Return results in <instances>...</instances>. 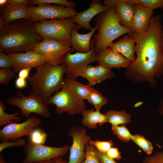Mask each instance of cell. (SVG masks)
<instances>
[{
  "mask_svg": "<svg viewBox=\"0 0 163 163\" xmlns=\"http://www.w3.org/2000/svg\"><path fill=\"white\" fill-rule=\"evenodd\" d=\"M159 14L152 16L144 32L131 34L136 42V56L125 73L126 78L136 83L147 82L152 88L156 78L163 75V25Z\"/></svg>",
  "mask_w": 163,
  "mask_h": 163,
  "instance_id": "obj_1",
  "label": "cell"
},
{
  "mask_svg": "<svg viewBox=\"0 0 163 163\" xmlns=\"http://www.w3.org/2000/svg\"><path fill=\"white\" fill-rule=\"evenodd\" d=\"M43 39L30 20H16L0 28V50L8 53L33 50Z\"/></svg>",
  "mask_w": 163,
  "mask_h": 163,
  "instance_id": "obj_2",
  "label": "cell"
},
{
  "mask_svg": "<svg viewBox=\"0 0 163 163\" xmlns=\"http://www.w3.org/2000/svg\"><path fill=\"white\" fill-rule=\"evenodd\" d=\"M66 68L64 64L54 66L47 62L35 69V73L27 78L33 91L43 102L62 88Z\"/></svg>",
  "mask_w": 163,
  "mask_h": 163,
  "instance_id": "obj_3",
  "label": "cell"
},
{
  "mask_svg": "<svg viewBox=\"0 0 163 163\" xmlns=\"http://www.w3.org/2000/svg\"><path fill=\"white\" fill-rule=\"evenodd\" d=\"M98 27V32L93 40L94 50L96 54L109 47L116 39L124 34H131V29L122 26L120 24L115 11V6L100 13L95 19Z\"/></svg>",
  "mask_w": 163,
  "mask_h": 163,
  "instance_id": "obj_4",
  "label": "cell"
},
{
  "mask_svg": "<svg viewBox=\"0 0 163 163\" xmlns=\"http://www.w3.org/2000/svg\"><path fill=\"white\" fill-rule=\"evenodd\" d=\"M76 25L71 18L48 20L34 23L35 30L43 38L55 39L70 46L71 31Z\"/></svg>",
  "mask_w": 163,
  "mask_h": 163,
  "instance_id": "obj_5",
  "label": "cell"
},
{
  "mask_svg": "<svg viewBox=\"0 0 163 163\" xmlns=\"http://www.w3.org/2000/svg\"><path fill=\"white\" fill-rule=\"evenodd\" d=\"M6 103L11 105L19 108L22 116L27 119L32 113L47 118L51 116L49 109L42 99L35 91H33L27 96H25L20 90L16 93L8 97Z\"/></svg>",
  "mask_w": 163,
  "mask_h": 163,
  "instance_id": "obj_6",
  "label": "cell"
},
{
  "mask_svg": "<svg viewBox=\"0 0 163 163\" xmlns=\"http://www.w3.org/2000/svg\"><path fill=\"white\" fill-rule=\"evenodd\" d=\"M44 103L47 106L51 104H54L56 106L55 111L58 115L64 112L71 115L79 114L85 109L84 100L75 94L64 81L61 90Z\"/></svg>",
  "mask_w": 163,
  "mask_h": 163,
  "instance_id": "obj_7",
  "label": "cell"
},
{
  "mask_svg": "<svg viewBox=\"0 0 163 163\" xmlns=\"http://www.w3.org/2000/svg\"><path fill=\"white\" fill-rule=\"evenodd\" d=\"M28 13L32 23L42 21L71 18L77 13L74 8L57 5L43 4L30 6Z\"/></svg>",
  "mask_w": 163,
  "mask_h": 163,
  "instance_id": "obj_8",
  "label": "cell"
},
{
  "mask_svg": "<svg viewBox=\"0 0 163 163\" xmlns=\"http://www.w3.org/2000/svg\"><path fill=\"white\" fill-rule=\"evenodd\" d=\"M70 147L67 145L61 147H54L44 145H35L27 143L23 148L25 156L22 163H32L60 157L66 154Z\"/></svg>",
  "mask_w": 163,
  "mask_h": 163,
  "instance_id": "obj_9",
  "label": "cell"
},
{
  "mask_svg": "<svg viewBox=\"0 0 163 163\" xmlns=\"http://www.w3.org/2000/svg\"><path fill=\"white\" fill-rule=\"evenodd\" d=\"M95 62H97V55L94 51V42L91 40V49L89 52H76L74 54L69 53L64 56L62 64H65L66 66L65 73L66 77L75 79L82 69Z\"/></svg>",
  "mask_w": 163,
  "mask_h": 163,
  "instance_id": "obj_10",
  "label": "cell"
},
{
  "mask_svg": "<svg viewBox=\"0 0 163 163\" xmlns=\"http://www.w3.org/2000/svg\"><path fill=\"white\" fill-rule=\"evenodd\" d=\"M33 50L43 55L49 63L54 66L61 64L66 55L72 51L70 46L49 38H43Z\"/></svg>",
  "mask_w": 163,
  "mask_h": 163,
  "instance_id": "obj_11",
  "label": "cell"
},
{
  "mask_svg": "<svg viewBox=\"0 0 163 163\" xmlns=\"http://www.w3.org/2000/svg\"><path fill=\"white\" fill-rule=\"evenodd\" d=\"M41 123V119L33 115L25 121L12 123L4 126L0 130V140L2 141L18 140L24 136H28L33 130Z\"/></svg>",
  "mask_w": 163,
  "mask_h": 163,
  "instance_id": "obj_12",
  "label": "cell"
},
{
  "mask_svg": "<svg viewBox=\"0 0 163 163\" xmlns=\"http://www.w3.org/2000/svg\"><path fill=\"white\" fill-rule=\"evenodd\" d=\"M68 135L72 138L73 142L67 163H82L85 158L86 145L91 140V137L87 134L85 128L78 126L70 128Z\"/></svg>",
  "mask_w": 163,
  "mask_h": 163,
  "instance_id": "obj_13",
  "label": "cell"
},
{
  "mask_svg": "<svg viewBox=\"0 0 163 163\" xmlns=\"http://www.w3.org/2000/svg\"><path fill=\"white\" fill-rule=\"evenodd\" d=\"M8 55L13 61V69L16 73L26 68L36 69L48 62L43 55L33 50L25 53H9Z\"/></svg>",
  "mask_w": 163,
  "mask_h": 163,
  "instance_id": "obj_14",
  "label": "cell"
},
{
  "mask_svg": "<svg viewBox=\"0 0 163 163\" xmlns=\"http://www.w3.org/2000/svg\"><path fill=\"white\" fill-rule=\"evenodd\" d=\"M105 5H103L99 0H92L89 7L83 11L77 13L71 18L72 21L79 26L81 28L91 30L93 27L90 24V21L95 16L108 10Z\"/></svg>",
  "mask_w": 163,
  "mask_h": 163,
  "instance_id": "obj_15",
  "label": "cell"
},
{
  "mask_svg": "<svg viewBox=\"0 0 163 163\" xmlns=\"http://www.w3.org/2000/svg\"><path fill=\"white\" fill-rule=\"evenodd\" d=\"M97 55L99 65L106 68H127L131 62L120 53L108 47Z\"/></svg>",
  "mask_w": 163,
  "mask_h": 163,
  "instance_id": "obj_16",
  "label": "cell"
},
{
  "mask_svg": "<svg viewBox=\"0 0 163 163\" xmlns=\"http://www.w3.org/2000/svg\"><path fill=\"white\" fill-rule=\"evenodd\" d=\"M82 28L76 24L72 30L71 34L70 44L72 51L75 50L77 52L86 53L91 49V38L95 32L98 29L95 25L91 31L86 34H80L78 32V29Z\"/></svg>",
  "mask_w": 163,
  "mask_h": 163,
  "instance_id": "obj_17",
  "label": "cell"
},
{
  "mask_svg": "<svg viewBox=\"0 0 163 163\" xmlns=\"http://www.w3.org/2000/svg\"><path fill=\"white\" fill-rule=\"evenodd\" d=\"M134 11L131 30L133 33L142 34L145 32L153 11L140 6H133Z\"/></svg>",
  "mask_w": 163,
  "mask_h": 163,
  "instance_id": "obj_18",
  "label": "cell"
},
{
  "mask_svg": "<svg viewBox=\"0 0 163 163\" xmlns=\"http://www.w3.org/2000/svg\"><path fill=\"white\" fill-rule=\"evenodd\" d=\"M135 46V40L131 34L124 36L117 41L113 42L109 47L120 53L132 62L136 58Z\"/></svg>",
  "mask_w": 163,
  "mask_h": 163,
  "instance_id": "obj_19",
  "label": "cell"
},
{
  "mask_svg": "<svg viewBox=\"0 0 163 163\" xmlns=\"http://www.w3.org/2000/svg\"><path fill=\"white\" fill-rule=\"evenodd\" d=\"M30 6L29 4H26L6 8L1 11V17L4 21L5 26L16 20H29L28 10Z\"/></svg>",
  "mask_w": 163,
  "mask_h": 163,
  "instance_id": "obj_20",
  "label": "cell"
},
{
  "mask_svg": "<svg viewBox=\"0 0 163 163\" xmlns=\"http://www.w3.org/2000/svg\"><path fill=\"white\" fill-rule=\"evenodd\" d=\"M118 1V3L115 6V13L117 18L122 26L131 29L134 7L123 0Z\"/></svg>",
  "mask_w": 163,
  "mask_h": 163,
  "instance_id": "obj_21",
  "label": "cell"
},
{
  "mask_svg": "<svg viewBox=\"0 0 163 163\" xmlns=\"http://www.w3.org/2000/svg\"><path fill=\"white\" fill-rule=\"evenodd\" d=\"M83 117L82 123L83 126L89 128H97V124L102 126L108 122L104 114L100 111L94 110V108L84 110L81 113Z\"/></svg>",
  "mask_w": 163,
  "mask_h": 163,
  "instance_id": "obj_22",
  "label": "cell"
},
{
  "mask_svg": "<svg viewBox=\"0 0 163 163\" xmlns=\"http://www.w3.org/2000/svg\"><path fill=\"white\" fill-rule=\"evenodd\" d=\"M104 114L107 118L108 122L112 125H125L130 123L132 121L131 114L126 113L125 110H110Z\"/></svg>",
  "mask_w": 163,
  "mask_h": 163,
  "instance_id": "obj_23",
  "label": "cell"
},
{
  "mask_svg": "<svg viewBox=\"0 0 163 163\" xmlns=\"http://www.w3.org/2000/svg\"><path fill=\"white\" fill-rule=\"evenodd\" d=\"M64 82L68 85L72 91L80 99L87 100L92 87L80 83L75 79L66 77Z\"/></svg>",
  "mask_w": 163,
  "mask_h": 163,
  "instance_id": "obj_24",
  "label": "cell"
},
{
  "mask_svg": "<svg viewBox=\"0 0 163 163\" xmlns=\"http://www.w3.org/2000/svg\"><path fill=\"white\" fill-rule=\"evenodd\" d=\"M5 107L2 100H0V126H5L8 124L17 123L21 119L18 116L20 114L19 112L9 114L5 111Z\"/></svg>",
  "mask_w": 163,
  "mask_h": 163,
  "instance_id": "obj_25",
  "label": "cell"
},
{
  "mask_svg": "<svg viewBox=\"0 0 163 163\" xmlns=\"http://www.w3.org/2000/svg\"><path fill=\"white\" fill-rule=\"evenodd\" d=\"M133 6H140L152 11L163 8V0H123Z\"/></svg>",
  "mask_w": 163,
  "mask_h": 163,
  "instance_id": "obj_26",
  "label": "cell"
},
{
  "mask_svg": "<svg viewBox=\"0 0 163 163\" xmlns=\"http://www.w3.org/2000/svg\"><path fill=\"white\" fill-rule=\"evenodd\" d=\"M47 135L41 129L34 128L27 138V143L38 145H44L46 140Z\"/></svg>",
  "mask_w": 163,
  "mask_h": 163,
  "instance_id": "obj_27",
  "label": "cell"
},
{
  "mask_svg": "<svg viewBox=\"0 0 163 163\" xmlns=\"http://www.w3.org/2000/svg\"><path fill=\"white\" fill-rule=\"evenodd\" d=\"M94 106L96 110L100 111L102 107L107 104L106 98L98 91L92 88L87 99Z\"/></svg>",
  "mask_w": 163,
  "mask_h": 163,
  "instance_id": "obj_28",
  "label": "cell"
},
{
  "mask_svg": "<svg viewBox=\"0 0 163 163\" xmlns=\"http://www.w3.org/2000/svg\"><path fill=\"white\" fill-rule=\"evenodd\" d=\"M132 140L147 154L152 153L153 150L152 143L141 135L136 134L133 135Z\"/></svg>",
  "mask_w": 163,
  "mask_h": 163,
  "instance_id": "obj_29",
  "label": "cell"
},
{
  "mask_svg": "<svg viewBox=\"0 0 163 163\" xmlns=\"http://www.w3.org/2000/svg\"><path fill=\"white\" fill-rule=\"evenodd\" d=\"M111 129L118 139L125 142L132 140L133 135L126 128L125 125L120 126L112 125Z\"/></svg>",
  "mask_w": 163,
  "mask_h": 163,
  "instance_id": "obj_30",
  "label": "cell"
},
{
  "mask_svg": "<svg viewBox=\"0 0 163 163\" xmlns=\"http://www.w3.org/2000/svg\"><path fill=\"white\" fill-rule=\"evenodd\" d=\"M46 4H54L74 8L76 7V4L74 2L66 0H30L29 3L30 6Z\"/></svg>",
  "mask_w": 163,
  "mask_h": 163,
  "instance_id": "obj_31",
  "label": "cell"
},
{
  "mask_svg": "<svg viewBox=\"0 0 163 163\" xmlns=\"http://www.w3.org/2000/svg\"><path fill=\"white\" fill-rule=\"evenodd\" d=\"M95 66L96 81L100 83L104 80L113 77L114 76L111 69L99 65Z\"/></svg>",
  "mask_w": 163,
  "mask_h": 163,
  "instance_id": "obj_32",
  "label": "cell"
},
{
  "mask_svg": "<svg viewBox=\"0 0 163 163\" xmlns=\"http://www.w3.org/2000/svg\"><path fill=\"white\" fill-rule=\"evenodd\" d=\"M78 76L86 78L90 86L96 84V81L95 66L88 65L82 69L79 72Z\"/></svg>",
  "mask_w": 163,
  "mask_h": 163,
  "instance_id": "obj_33",
  "label": "cell"
},
{
  "mask_svg": "<svg viewBox=\"0 0 163 163\" xmlns=\"http://www.w3.org/2000/svg\"><path fill=\"white\" fill-rule=\"evenodd\" d=\"M95 148L89 143L87 144L85 147V158L82 163H100L95 152Z\"/></svg>",
  "mask_w": 163,
  "mask_h": 163,
  "instance_id": "obj_34",
  "label": "cell"
},
{
  "mask_svg": "<svg viewBox=\"0 0 163 163\" xmlns=\"http://www.w3.org/2000/svg\"><path fill=\"white\" fill-rule=\"evenodd\" d=\"M16 72L12 69L0 68V84L7 85L15 77Z\"/></svg>",
  "mask_w": 163,
  "mask_h": 163,
  "instance_id": "obj_35",
  "label": "cell"
},
{
  "mask_svg": "<svg viewBox=\"0 0 163 163\" xmlns=\"http://www.w3.org/2000/svg\"><path fill=\"white\" fill-rule=\"evenodd\" d=\"M89 143L99 151L106 153L113 145V143L111 139L108 141L91 140L89 141Z\"/></svg>",
  "mask_w": 163,
  "mask_h": 163,
  "instance_id": "obj_36",
  "label": "cell"
},
{
  "mask_svg": "<svg viewBox=\"0 0 163 163\" xmlns=\"http://www.w3.org/2000/svg\"><path fill=\"white\" fill-rule=\"evenodd\" d=\"M27 144L25 138H21L18 140L9 141L8 140L2 141L0 143V153L5 149L13 146H24Z\"/></svg>",
  "mask_w": 163,
  "mask_h": 163,
  "instance_id": "obj_37",
  "label": "cell"
},
{
  "mask_svg": "<svg viewBox=\"0 0 163 163\" xmlns=\"http://www.w3.org/2000/svg\"><path fill=\"white\" fill-rule=\"evenodd\" d=\"M13 62L8 55L0 50V67L1 68L13 69Z\"/></svg>",
  "mask_w": 163,
  "mask_h": 163,
  "instance_id": "obj_38",
  "label": "cell"
},
{
  "mask_svg": "<svg viewBox=\"0 0 163 163\" xmlns=\"http://www.w3.org/2000/svg\"><path fill=\"white\" fill-rule=\"evenodd\" d=\"M143 163H163V150L157 152L152 155L146 157Z\"/></svg>",
  "mask_w": 163,
  "mask_h": 163,
  "instance_id": "obj_39",
  "label": "cell"
},
{
  "mask_svg": "<svg viewBox=\"0 0 163 163\" xmlns=\"http://www.w3.org/2000/svg\"><path fill=\"white\" fill-rule=\"evenodd\" d=\"M95 152L100 163H117L114 159L109 157L106 153L101 152L96 148Z\"/></svg>",
  "mask_w": 163,
  "mask_h": 163,
  "instance_id": "obj_40",
  "label": "cell"
},
{
  "mask_svg": "<svg viewBox=\"0 0 163 163\" xmlns=\"http://www.w3.org/2000/svg\"><path fill=\"white\" fill-rule=\"evenodd\" d=\"M106 153L109 157L113 159L119 160L122 158L121 152L117 148L114 146L110 148Z\"/></svg>",
  "mask_w": 163,
  "mask_h": 163,
  "instance_id": "obj_41",
  "label": "cell"
},
{
  "mask_svg": "<svg viewBox=\"0 0 163 163\" xmlns=\"http://www.w3.org/2000/svg\"><path fill=\"white\" fill-rule=\"evenodd\" d=\"M30 0H8L6 8L26 4H29Z\"/></svg>",
  "mask_w": 163,
  "mask_h": 163,
  "instance_id": "obj_42",
  "label": "cell"
},
{
  "mask_svg": "<svg viewBox=\"0 0 163 163\" xmlns=\"http://www.w3.org/2000/svg\"><path fill=\"white\" fill-rule=\"evenodd\" d=\"M15 84L16 87L19 89L24 88L27 86L26 79L18 77L15 80Z\"/></svg>",
  "mask_w": 163,
  "mask_h": 163,
  "instance_id": "obj_43",
  "label": "cell"
},
{
  "mask_svg": "<svg viewBox=\"0 0 163 163\" xmlns=\"http://www.w3.org/2000/svg\"><path fill=\"white\" fill-rule=\"evenodd\" d=\"M32 69L29 67L21 69L18 73V77L26 79L29 76V73Z\"/></svg>",
  "mask_w": 163,
  "mask_h": 163,
  "instance_id": "obj_44",
  "label": "cell"
},
{
  "mask_svg": "<svg viewBox=\"0 0 163 163\" xmlns=\"http://www.w3.org/2000/svg\"><path fill=\"white\" fill-rule=\"evenodd\" d=\"M8 0H0V11L6 8Z\"/></svg>",
  "mask_w": 163,
  "mask_h": 163,
  "instance_id": "obj_45",
  "label": "cell"
},
{
  "mask_svg": "<svg viewBox=\"0 0 163 163\" xmlns=\"http://www.w3.org/2000/svg\"><path fill=\"white\" fill-rule=\"evenodd\" d=\"M55 163H67L66 160H63L61 158L58 157L53 159Z\"/></svg>",
  "mask_w": 163,
  "mask_h": 163,
  "instance_id": "obj_46",
  "label": "cell"
},
{
  "mask_svg": "<svg viewBox=\"0 0 163 163\" xmlns=\"http://www.w3.org/2000/svg\"><path fill=\"white\" fill-rule=\"evenodd\" d=\"M158 111L159 113L163 116V100H161L160 103Z\"/></svg>",
  "mask_w": 163,
  "mask_h": 163,
  "instance_id": "obj_47",
  "label": "cell"
},
{
  "mask_svg": "<svg viewBox=\"0 0 163 163\" xmlns=\"http://www.w3.org/2000/svg\"><path fill=\"white\" fill-rule=\"evenodd\" d=\"M32 163H55L54 162V161L53 159V160H50L42 161H39V162H33Z\"/></svg>",
  "mask_w": 163,
  "mask_h": 163,
  "instance_id": "obj_48",
  "label": "cell"
},
{
  "mask_svg": "<svg viewBox=\"0 0 163 163\" xmlns=\"http://www.w3.org/2000/svg\"><path fill=\"white\" fill-rule=\"evenodd\" d=\"M0 163H7L4 159L3 156L2 154L0 155Z\"/></svg>",
  "mask_w": 163,
  "mask_h": 163,
  "instance_id": "obj_49",
  "label": "cell"
},
{
  "mask_svg": "<svg viewBox=\"0 0 163 163\" xmlns=\"http://www.w3.org/2000/svg\"><path fill=\"white\" fill-rule=\"evenodd\" d=\"M143 103L142 102H139L136 103L133 106L134 107H137L141 105Z\"/></svg>",
  "mask_w": 163,
  "mask_h": 163,
  "instance_id": "obj_50",
  "label": "cell"
}]
</instances>
